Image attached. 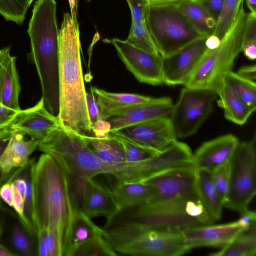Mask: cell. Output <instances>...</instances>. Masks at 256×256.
<instances>
[{
    "label": "cell",
    "instance_id": "obj_1",
    "mask_svg": "<svg viewBox=\"0 0 256 256\" xmlns=\"http://www.w3.org/2000/svg\"><path fill=\"white\" fill-rule=\"evenodd\" d=\"M32 171L38 232L44 228L54 234L62 242L64 254L74 210L68 174L54 156L45 152L38 160H32Z\"/></svg>",
    "mask_w": 256,
    "mask_h": 256
},
{
    "label": "cell",
    "instance_id": "obj_2",
    "mask_svg": "<svg viewBox=\"0 0 256 256\" xmlns=\"http://www.w3.org/2000/svg\"><path fill=\"white\" fill-rule=\"evenodd\" d=\"M78 21L64 14L59 30L60 111L62 126L82 134H90L88 116L80 58Z\"/></svg>",
    "mask_w": 256,
    "mask_h": 256
},
{
    "label": "cell",
    "instance_id": "obj_3",
    "mask_svg": "<svg viewBox=\"0 0 256 256\" xmlns=\"http://www.w3.org/2000/svg\"><path fill=\"white\" fill-rule=\"evenodd\" d=\"M215 221L200 198H185L150 202L120 210L103 228L140 226L180 230Z\"/></svg>",
    "mask_w": 256,
    "mask_h": 256
},
{
    "label": "cell",
    "instance_id": "obj_4",
    "mask_svg": "<svg viewBox=\"0 0 256 256\" xmlns=\"http://www.w3.org/2000/svg\"><path fill=\"white\" fill-rule=\"evenodd\" d=\"M244 4V0L218 46L213 50L207 48L184 86L208 90L219 94L242 50L248 18Z\"/></svg>",
    "mask_w": 256,
    "mask_h": 256
},
{
    "label": "cell",
    "instance_id": "obj_5",
    "mask_svg": "<svg viewBox=\"0 0 256 256\" xmlns=\"http://www.w3.org/2000/svg\"><path fill=\"white\" fill-rule=\"evenodd\" d=\"M55 0H38L32 10L28 34L30 58L36 65L40 84L52 86L59 80V30Z\"/></svg>",
    "mask_w": 256,
    "mask_h": 256
},
{
    "label": "cell",
    "instance_id": "obj_6",
    "mask_svg": "<svg viewBox=\"0 0 256 256\" xmlns=\"http://www.w3.org/2000/svg\"><path fill=\"white\" fill-rule=\"evenodd\" d=\"M40 150L54 156L70 178L86 179L112 174L113 166L103 162L90 148L82 134L60 125L39 142Z\"/></svg>",
    "mask_w": 256,
    "mask_h": 256
},
{
    "label": "cell",
    "instance_id": "obj_7",
    "mask_svg": "<svg viewBox=\"0 0 256 256\" xmlns=\"http://www.w3.org/2000/svg\"><path fill=\"white\" fill-rule=\"evenodd\" d=\"M102 228V234L114 250L132 256H178L190 249L180 230L127 226Z\"/></svg>",
    "mask_w": 256,
    "mask_h": 256
},
{
    "label": "cell",
    "instance_id": "obj_8",
    "mask_svg": "<svg viewBox=\"0 0 256 256\" xmlns=\"http://www.w3.org/2000/svg\"><path fill=\"white\" fill-rule=\"evenodd\" d=\"M144 20L162 57L174 53L199 38H204L193 28L176 5L148 4Z\"/></svg>",
    "mask_w": 256,
    "mask_h": 256
},
{
    "label": "cell",
    "instance_id": "obj_9",
    "mask_svg": "<svg viewBox=\"0 0 256 256\" xmlns=\"http://www.w3.org/2000/svg\"><path fill=\"white\" fill-rule=\"evenodd\" d=\"M256 137L239 142L230 160V186L224 205L240 214L248 210L256 194Z\"/></svg>",
    "mask_w": 256,
    "mask_h": 256
},
{
    "label": "cell",
    "instance_id": "obj_10",
    "mask_svg": "<svg viewBox=\"0 0 256 256\" xmlns=\"http://www.w3.org/2000/svg\"><path fill=\"white\" fill-rule=\"evenodd\" d=\"M190 164H194L191 149L186 144L176 140L146 160L114 165L112 175L118 182H143L168 170Z\"/></svg>",
    "mask_w": 256,
    "mask_h": 256
},
{
    "label": "cell",
    "instance_id": "obj_11",
    "mask_svg": "<svg viewBox=\"0 0 256 256\" xmlns=\"http://www.w3.org/2000/svg\"><path fill=\"white\" fill-rule=\"evenodd\" d=\"M218 97L214 92L184 86L169 117L177 138H186L196 134L212 111Z\"/></svg>",
    "mask_w": 256,
    "mask_h": 256
},
{
    "label": "cell",
    "instance_id": "obj_12",
    "mask_svg": "<svg viewBox=\"0 0 256 256\" xmlns=\"http://www.w3.org/2000/svg\"><path fill=\"white\" fill-rule=\"evenodd\" d=\"M196 178V168L190 164L168 170L143 182L154 188L155 198L152 202H164L199 198Z\"/></svg>",
    "mask_w": 256,
    "mask_h": 256
},
{
    "label": "cell",
    "instance_id": "obj_13",
    "mask_svg": "<svg viewBox=\"0 0 256 256\" xmlns=\"http://www.w3.org/2000/svg\"><path fill=\"white\" fill-rule=\"evenodd\" d=\"M110 42L126 68L139 82L154 86L164 84L160 54L142 50L126 40L112 38Z\"/></svg>",
    "mask_w": 256,
    "mask_h": 256
},
{
    "label": "cell",
    "instance_id": "obj_14",
    "mask_svg": "<svg viewBox=\"0 0 256 256\" xmlns=\"http://www.w3.org/2000/svg\"><path fill=\"white\" fill-rule=\"evenodd\" d=\"M206 38H199L174 53L162 57L164 84L184 86L207 49Z\"/></svg>",
    "mask_w": 256,
    "mask_h": 256
},
{
    "label": "cell",
    "instance_id": "obj_15",
    "mask_svg": "<svg viewBox=\"0 0 256 256\" xmlns=\"http://www.w3.org/2000/svg\"><path fill=\"white\" fill-rule=\"evenodd\" d=\"M118 132L144 146L159 152L178 139L169 116L133 125Z\"/></svg>",
    "mask_w": 256,
    "mask_h": 256
},
{
    "label": "cell",
    "instance_id": "obj_16",
    "mask_svg": "<svg viewBox=\"0 0 256 256\" xmlns=\"http://www.w3.org/2000/svg\"><path fill=\"white\" fill-rule=\"evenodd\" d=\"M244 230H246L236 221L192 226L181 230L180 232L186 244L191 250L202 246L222 248Z\"/></svg>",
    "mask_w": 256,
    "mask_h": 256
},
{
    "label": "cell",
    "instance_id": "obj_17",
    "mask_svg": "<svg viewBox=\"0 0 256 256\" xmlns=\"http://www.w3.org/2000/svg\"><path fill=\"white\" fill-rule=\"evenodd\" d=\"M60 125L58 118L46 109L42 98L34 106L21 110L8 127L40 142Z\"/></svg>",
    "mask_w": 256,
    "mask_h": 256
},
{
    "label": "cell",
    "instance_id": "obj_18",
    "mask_svg": "<svg viewBox=\"0 0 256 256\" xmlns=\"http://www.w3.org/2000/svg\"><path fill=\"white\" fill-rule=\"evenodd\" d=\"M172 99L164 96L154 98L150 102L134 104L120 114L107 120L110 132L160 117L169 116L173 107Z\"/></svg>",
    "mask_w": 256,
    "mask_h": 256
},
{
    "label": "cell",
    "instance_id": "obj_19",
    "mask_svg": "<svg viewBox=\"0 0 256 256\" xmlns=\"http://www.w3.org/2000/svg\"><path fill=\"white\" fill-rule=\"evenodd\" d=\"M79 210L90 218L102 216L107 220L120 210L112 190L92 178H86L83 182Z\"/></svg>",
    "mask_w": 256,
    "mask_h": 256
},
{
    "label": "cell",
    "instance_id": "obj_20",
    "mask_svg": "<svg viewBox=\"0 0 256 256\" xmlns=\"http://www.w3.org/2000/svg\"><path fill=\"white\" fill-rule=\"evenodd\" d=\"M239 142L238 138L232 134L204 142L194 154L196 167L213 170L230 160Z\"/></svg>",
    "mask_w": 256,
    "mask_h": 256
},
{
    "label": "cell",
    "instance_id": "obj_21",
    "mask_svg": "<svg viewBox=\"0 0 256 256\" xmlns=\"http://www.w3.org/2000/svg\"><path fill=\"white\" fill-rule=\"evenodd\" d=\"M25 134L18 131L12 133L4 150L0 157V170L2 176L9 179L13 170L26 166L30 156L38 147L39 141L24 139Z\"/></svg>",
    "mask_w": 256,
    "mask_h": 256
},
{
    "label": "cell",
    "instance_id": "obj_22",
    "mask_svg": "<svg viewBox=\"0 0 256 256\" xmlns=\"http://www.w3.org/2000/svg\"><path fill=\"white\" fill-rule=\"evenodd\" d=\"M16 57L10 54V47L0 50V104L20 110L21 87L16 70Z\"/></svg>",
    "mask_w": 256,
    "mask_h": 256
},
{
    "label": "cell",
    "instance_id": "obj_23",
    "mask_svg": "<svg viewBox=\"0 0 256 256\" xmlns=\"http://www.w3.org/2000/svg\"><path fill=\"white\" fill-rule=\"evenodd\" d=\"M102 120H107L122 114L128 108L154 99L148 96L131 93L112 92L92 87Z\"/></svg>",
    "mask_w": 256,
    "mask_h": 256
},
{
    "label": "cell",
    "instance_id": "obj_24",
    "mask_svg": "<svg viewBox=\"0 0 256 256\" xmlns=\"http://www.w3.org/2000/svg\"><path fill=\"white\" fill-rule=\"evenodd\" d=\"M112 192L120 210L149 202L155 198L154 188L146 182H118Z\"/></svg>",
    "mask_w": 256,
    "mask_h": 256
},
{
    "label": "cell",
    "instance_id": "obj_25",
    "mask_svg": "<svg viewBox=\"0 0 256 256\" xmlns=\"http://www.w3.org/2000/svg\"><path fill=\"white\" fill-rule=\"evenodd\" d=\"M102 233V228L95 224L83 212L74 209L68 230L64 256L78 246Z\"/></svg>",
    "mask_w": 256,
    "mask_h": 256
},
{
    "label": "cell",
    "instance_id": "obj_26",
    "mask_svg": "<svg viewBox=\"0 0 256 256\" xmlns=\"http://www.w3.org/2000/svg\"><path fill=\"white\" fill-rule=\"evenodd\" d=\"M193 28L202 36L214 32L217 19L198 0H185L176 5Z\"/></svg>",
    "mask_w": 256,
    "mask_h": 256
},
{
    "label": "cell",
    "instance_id": "obj_27",
    "mask_svg": "<svg viewBox=\"0 0 256 256\" xmlns=\"http://www.w3.org/2000/svg\"><path fill=\"white\" fill-rule=\"evenodd\" d=\"M82 135L90 148L103 162L115 165L126 162L123 146L112 134L104 138Z\"/></svg>",
    "mask_w": 256,
    "mask_h": 256
},
{
    "label": "cell",
    "instance_id": "obj_28",
    "mask_svg": "<svg viewBox=\"0 0 256 256\" xmlns=\"http://www.w3.org/2000/svg\"><path fill=\"white\" fill-rule=\"evenodd\" d=\"M218 97V104L224 109L226 118L238 125L244 124L256 110L243 102L226 83Z\"/></svg>",
    "mask_w": 256,
    "mask_h": 256
},
{
    "label": "cell",
    "instance_id": "obj_29",
    "mask_svg": "<svg viewBox=\"0 0 256 256\" xmlns=\"http://www.w3.org/2000/svg\"><path fill=\"white\" fill-rule=\"evenodd\" d=\"M196 184L200 200L214 219L219 220L224 205L213 184L212 171L196 168Z\"/></svg>",
    "mask_w": 256,
    "mask_h": 256
},
{
    "label": "cell",
    "instance_id": "obj_30",
    "mask_svg": "<svg viewBox=\"0 0 256 256\" xmlns=\"http://www.w3.org/2000/svg\"><path fill=\"white\" fill-rule=\"evenodd\" d=\"M256 254V224L244 230L211 256H254Z\"/></svg>",
    "mask_w": 256,
    "mask_h": 256
},
{
    "label": "cell",
    "instance_id": "obj_31",
    "mask_svg": "<svg viewBox=\"0 0 256 256\" xmlns=\"http://www.w3.org/2000/svg\"><path fill=\"white\" fill-rule=\"evenodd\" d=\"M32 166V160H30L26 166L18 169V174L24 178L26 184L23 217L20 221L30 236L36 238L38 229L34 212Z\"/></svg>",
    "mask_w": 256,
    "mask_h": 256
},
{
    "label": "cell",
    "instance_id": "obj_32",
    "mask_svg": "<svg viewBox=\"0 0 256 256\" xmlns=\"http://www.w3.org/2000/svg\"><path fill=\"white\" fill-rule=\"evenodd\" d=\"M225 83L236 94L249 106L256 108V84L230 71L227 74Z\"/></svg>",
    "mask_w": 256,
    "mask_h": 256
},
{
    "label": "cell",
    "instance_id": "obj_33",
    "mask_svg": "<svg viewBox=\"0 0 256 256\" xmlns=\"http://www.w3.org/2000/svg\"><path fill=\"white\" fill-rule=\"evenodd\" d=\"M126 40L130 44L150 53L160 54L145 21L140 22H132L130 32Z\"/></svg>",
    "mask_w": 256,
    "mask_h": 256
},
{
    "label": "cell",
    "instance_id": "obj_34",
    "mask_svg": "<svg viewBox=\"0 0 256 256\" xmlns=\"http://www.w3.org/2000/svg\"><path fill=\"white\" fill-rule=\"evenodd\" d=\"M116 255H118V254L106 239L102 233L101 234L75 248L70 252V256Z\"/></svg>",
    "mask_w": 256,
    "mask_h": 256
},
{
    "label": "cell",
    "instance_id": "obj_35",
    "mask_svg": "<svg viewBox=\"0 0 256 256\" xmlns=\"http://www.w3.org/2000/svg\"><path fill=\"white\" fill-rule=\"evenodd\" d=\"M110 133L114 136L122 144L126 162L142 161L151 157L159 152L144 146L118 132Z\"/></svg>",
    "mask_w": 256,
    "mask_h": 256
},
{
    "label": "cell",
    "instance_id": "obj_36",
    "mask_svg": "<svg viewBox=\"0 0 256 256\" xmlns=\"http://www.w3.org/2000/svg\"><path fill=\"white\" fill-rule=\"evenodd\" d=\"M30 6L28 0H0V14L8 21L22 24Z\"/></svg>",
    "mask_w": 256,
    "mask_h": 256
},
{
    "label": "cell",
    "instance_id": "obj_37",
    "mask_svg": "<svg viewBox=\"0 0 256 256\" xmlns=\"http://www.w3.org/2000/svg\"><path fill=\"white\" fill-rule=\"evenodd\" d=\"M244 0H224L222 10L217 20L214 32L221 39L230 28Z\"/></svg>",
    "mask_w": 256,
    "mask_h": 256
},
{
    "label": "cell",
    "instance_id": "obj_38",
    "mask_svg": "<svg viewBox=\"0 0 256 256\" xmlns=\"http://www.w3.org/2000/svg\"><path fill=\"white\" fill-rule=\"evenodd\" d=\"M28 234L21 222H16L12 227L11 240L16 248L22 255L35 256L36 248Z\"/></svg>",
    "mask_w": 256,
    "mask_h": 256
},
{
    "label": "cell",
    "instance_id": "obj_39",
    "mask_svg": "<svg viewBox=\"0 0 256 256\" xmlns=\"http://www.w3.org/2000/svg\"><path fill=\"white\" fill-rule=\"evenodd\" d=\"M230 178V160L216 168L212 171V178L214 186L223 205L228 194Z\"/></svg>",
    "mask_w": 256,
    "mask_h": 256
},
{
    "label": "cell",
    "instance_id": "obj_40",
    "mask_svg": "<svg viewBox=\"0 0 256 256\" xmlns=\"http://www.w3.org/2000/svg\"><path fill=\"white\" fill-rule=\"evenodd\" d=\"M132 14V22L145 21V14L148 2L145 0H126Z\"/></svg>",
    "mask_w": 256,
    "mask_h": 256
},
{
    "label": "cell",
    "instance_id": "obj_41",
    "mask_svg": "<svg viewBox=\"0 0 256 256\" xmlns=\"http://www.w3.org/2000/svg\"><path fill=\"white\" fill-rule=\"evenodd\" d=\"M20 110H15L0 104V130L8 126Z\"/></svg>",
    "mask_w": 256,
    "mask_h": 256
},
{
    "label": "cell",
    "instance_id": "obj_42",
    "mask_svg": "<svg viewBox=\"0 0 256 256\" xmlns=\"http://www.w3.org/2000/svg\"><path fill=\"white\" fill-rule=\"evenodd\" d=\"M86 100L88 116L92 126L98 120H102L99 109L95 97L91 92H86Z\"/></svg>",
    "mask_w": 256,
    "mask_h": 256
},
{
    "label": "cell",
    "instance_id": "obj_43",
    "mask_svg": "<svg viewBox=\"0 0 256 256\" xmlns=\"http://www.w3.org/2000/svg\"><path fill=\"white\" fill-rule=\"evenodd\" d=\"M16 174V170L14 171V176L4 184L0 188V198L2 200L10 206H13V190L12 181Z\"/></svg>",
    "mask_w": 256,
    "mask_h": 256
},
{
    "label": "cell",
    "instance_id": "obj_44",
    "mask_svg": "<svg viewBox=\"0 0 256 256\" xmlns=\"http://www.w3.org/2000/svg\"><path fill=\"white\" fill-rule=\"evenodd\" d=\"M94 136L98 138H104L110 134V125L107 120H100L96 122L92 128Z\"/></svg>",
    "mask_w": 256,
    "mask_h": 256
},
{
    "label": "cell",
    "instance_id": "obj_45",
    "mask_svg": "<svg viewBox=\"0 0 256 256\" xmlns=\"http://www.w3.org/2000/svg\"><path fill=\"white\" fill-rule=\"evenodd\" d=\"M217 20L222 8L224 0H198Z\"/></svg>",
    "mask_w": 256,
    "mask_h": 256
},
{
    "label": "cell",
    "instance_id": "obj_46",
    "mask_svg": "<svg viewBox=\"0 0 256 256\" xmlns=\"http://www.w3.org/2000/svg\"><path fill=\"white\" fill-rule=\"evenodd\" d=\"M12 185L13 190V206L12 208L16 212L18 215L20 220L22 218L24 207V200L22 194L16 188Z\"/></svg>",
    "mask_w": 256,
    "mask_h": 256
},
{
    "label": "cell",
    "instance_id": "obj_47",
    "mask_svg": "<svg viewBox=\"0 0 256 256\" xmlns=\"http://www.w3.org/2000/svg\"><path fill=\"white\" fill-rule=\"evenodd\" d=\"M240 214V218L237 221L246 230H248L256 224V214L254 212L248 209Z\"/></svg>",
    "mask_w": 256,
    "mask_h": 256
},
{
    "label": "cell",
    "instance_id": "obj_48",
    "mask_svg": "<svg viewBox=\"0 0 256 256\" xmlns=\"http://www.w3.org/2000/svg\"><path fill=\"white\" fill-rule=\"evenodd\" d=\"M237 74L242 78L256 82V64L241 67Z\"/></svg>",
    "mask_w": 256,
    "mask_h": 256
},
{
    "label": "cell",
    "instance_id": "obj_49",
    "mask_svg": "<svg viewBox=\"0 0 256 256\" xmlns=\"http://www.w3.org/2000/svg\"><path fill=\"white\" fill-rule=\"evenodd\" d=\"M12 133V130L8 127L0 130V157L8 143Z\"/></svg>",
    "mask_w": 256,
    "mask_h": 256
},
{
    "label": "cell",
    "instance_id": "obj_50",
    "mask_svg": "<svg viewBox=\"0 0 256 256\" xmlns=\"http://www.w3.org/2000/svg\"><path fill=\"white\" fill-rule=\"evenodd\" d=\"M242 52L250 60L256 58V44L243 45Z\"/></svg>",
    "mask_w": 256,
    "mask_h": 256
},
{
    "label": "cell",
    "instance_id": "obj_51",
    "mask_svg": "<svg viewBox=\"0 0 256 256\" xmlns=\"http://www.w3.org/2000/svg\"><path fill=\"white\" fill-rule=\"evenodd\" d=\"M220 40L218 37L212 34L208 36L206 40V48L210 50H213L217 47L220 44Z\"/></svg>",
    "mask_w": 256,
    "mask_h": 256
},
{
    "label": "cell",
    "instance_id": "obj_52",
    "mask_svg": "<svg viewBox=\"0 0 256 256\" xmlns=\"http://www.w3.org/2000/svg\"><path fill=\"white\" fill-rule=\"evenodd\" d=\"M148 4L152 5H177L185 0H145Z\"/></svg>",
    "mask_w": 256,
    "mask_h": 256
},
{
    "label": "cell",
    "instance_id": "obj_53",
    "mask_svg": "<svg viewBox=\"0 0 256 256\" xmlns=\"http://www.w3.org/2000/svg\"><path fill=\"white\" fill-rule=\"evenodd\" d=\"M70 9V15L74 20H78V0H68Z\"/></svg>",
    "mask_w": 256,
    "mask_h": 256
},
{
    "label": "cell",
    "instance_id": "obj_54",
    "mask_svg": "<svg viewBox=\"0 0 256 256\" xmlns=\"http://www.w3.org/2000/svg\"><path fill=\"white\" fill-rule=\"evenodd\" d=\"M250 13L256 15V0H245Z\"/></svg>",
    "mask_w": 256,
    "mask_h": 256
},
{
    "label": "cell",
    "instance_id": "obj_55",
    "mask_svg": "<svg viewBox=\"0 0 256 256\" xmlns=\"http://www.w3.org/2000/svg\"><path fill=\"white\" fill-rule=\"evenodd\" d=\"M16 254L2 244H0V256H14Z\"/></svg>",
    "mask_w": 256,
    "mask_h": 256
},
{
    "label": "cell",
    "instance_id": "obj_56",
    "mask_svg": "<svg viewBox=\"0 0 256 256\" xmlns=\"http://www.w3.org/2000/svg\"><path fill=\"white\" fill-rule=\"evenodd\" d=\"M14 176V174L12 173V176L11 177L9 178V179H6V178H4L3 176H2V172H1V170H0V188L1 187V186L4 184L7 181H8L10 179L12 176ZM2 208V200L0 198V210H1Z\"/></svg>",
    "mask_w": 256,
    "mask_h": 256
},
{
    "label": "cell",
    "instance_id": "obj_57",
    "mask_svg": "<svg viewBox=\"0 0 256 256\" xmlns=\"http://www.w3.org/2000/svg\"><path fill=\"white\" fill-rule=\"evenodd\" d=\"M2 232H3V228H2V222H1V220L0 219V237L2 236Z\"/></svg>",
    "mask_w": 256,
    "mask_h": 256
},
{
    "label": "cell",
    "instance_id": "obj_58",
    "mask_svg": "<svg viewBox=\"0 0 256 256\" xmlns=\"http://www.w3.org/2000/svg\"><path fill=\"white\" fill-rule=\"evenodd\" d=\"M29 4L30 5L34 0H28Z\"/></svg>",
    "mask_w": 256,
    "mask_h": 256
},
{
    "label": "cell",
    "instance_id": "obj_59",
    "mask_svg": "<svg viewBox=\"0 0 256 256\" xmlns=\"http://www.w3.org/2000/svg\"><path fill=\"white\" fill-rule=\"evenodd\" d=\"M88 2H90L91 0H87Z\"/></svg>",
    "mask_w": 256,
    "mask_h": 256
}]
</instances>
